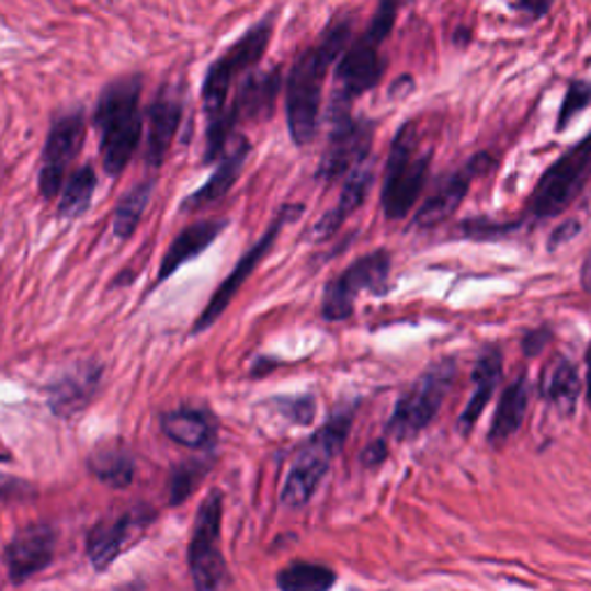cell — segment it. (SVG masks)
Listing matches in <instances>:
<instances>
[{
    "instance_id": "cb8c5ba5",
    "label": "cell",
    "mask_w": 591,
    "mask_h": 591,
    "mask_svg": "<svg viewBox=\"0 0 591 591\" xmlns=\"http://www.w3.org/2000/svg\"><path fill=\"white\" fill-rule=\"evenodd\" d=\"M501 365L503 356L497 346H488L484 354L478 356L476 367H474V393L463 411V416L457 419V430L463 434H469L480 419V413L492 400V393L501 379Z\"/></svg>"
},
{
    "instance_id": "9a60e30c",
    "label": "cell",
    "mask_w": 591,
    "mask_h": 591,
    "mask_svg": "<svg viewBox=\"0 0 591 591\" xmlns=\"http://www.w3.org/2000/svg\"><path fill=\"white\" fill-rule=\"evenodd\" d=\"M183 118V95L173 83H167L150 102L148 109V137H146V162L150 169H160L167 152L177 137Z\"/></svg>"
},
{
    "instance_id": "83f0119b",
    "label": "cell",
    "mask_w": 591,
    "mask_h": 591,
    "mask_svg": "<svg viewBox=\"0 0 591 591\" xmlns=\"http://www.w3.org/2000/svg\"><path fill=\"white\" fill-rule=\"evenodd\" d=\"M95 185H98V173L91 164L77 169L62 187L58 217H62V220H77V217H81L91 206Z\"/></svg>"
},
{
    "instance_id": "4dcf8cb0",
    "label": "cell",
    "mask_w": 591,
    "mask_h": 591,
    "mask_svg": "<svg viewBox=\"0 0 591 591\" xmlns=\"http://www.w3.org/2000/svg\"><path fill=\"white\" fill-rule=\"evenodd\" d=\"M589 104H591V83L589 81L578 79L568 86L561 109H559V116H557V133H564V129L571 125L573 118H578Z\"/></svg>"
},
{
    "instance_id": "e575fe53",
    "label": "cell",
    "mask_w": 591,
    "mask_h": 591,
    "mask_svg": "<svg viewBox=\"0 0 591 591\" xmlns=\"http://www.w3.org/2000/svg\"><path fill=\"white\" fill-rule=\"evenodd\" d=\"M550 340H553L550 328H536V331H530L527 336L522 338V349H524V354H527V356L541 354L543 349L547 346V342H550Z\"/></svg>"
},
{
    "instance_id": "277c9868",
    "label": "cell",
    "mask_w": 591,
    "mask_h": 591,
    "mask_svg": "<svg viewBox=\"0 0 591 591\" xmlns=\"http://www.w3.org/2000/svg\"><path fill=\"white\" fill-rule=\"evenodd\" d=\"M432 150L421 148L416 125L407 123L393 139L382 187V208L386 220H402L421 200L428 181Z\"/></svg>"
},
{
    "instance_id": "1f68e13d",
    "label": "cell",
    "mask_w": 591,
    "mask_h": 591,
    "mask_svg": "<svg viewBox=\"0 0 591 591\" xmlns=\"http://www.w3.org/2000/svg\"><path fill=\"white\" fill-rule=\"evenodd\" d=\"M208 465L204 463H187L183 467H179L177 471H173L171 476V484H169V490H171V503H183L192 490L200 486V480L204 478Z\"/></svg>"
},
{
    "instance_id": "7402d4cb",
    "label": "cell",
    "mask_w": 591,
    "mask_h": 591,
    "mask_svg": "<svg viewBox=\"0 0 591 591\" xmlns=\"http://www.w3.org/2000/svg\"><path fill=\"white\" fill-rule=\"evenodd\" d=\"M538 393L541 398L559 413H576V402L580 398V375L576 363H571L566 356H555L541 372Z\"/></svg>"
},
{
    "instance_id": "836d02e7",
    "label": "cell",
    "mask_w": 591,
    "mask_h": 591,
    "mask_svg": "<svg viewBox=\"0 0 591 591\" xmlns=\"http://www.w3.org/2000/svg\"><path fill=\"white\" fill-rule=\"evenodd\" d=\"M515 227H518L515 223H511V225H495L490 220H467L463 227H459V231H463L467 238H474V240H488L492 236L509 234Z\"/></svg>"
},
{
    "instance_id": "ffe728a7",
    "label": "cell",
    "mask_w": 591,
    "mask_h": 591,
    "mask_svg": "<svg viewBox=\"0 0 591 591\" xmlns=\"http://www.w3.org/2000/svg\"><path fill=\"white\" fill-rule=\"evenodd\" d=\"M248 156H250L248 137L246 135H234L225 146L220 167L215 169V173L202 185V190H196L194 194L187 196L185 204H183V211H194V208H202V206H208V204H213L217 200H223V196L238 181Z\"/></svg>"
},
{
    "instance_id": "30bf717a",
    "label": "cell",
    "mask_w": 591,
    "mask_h": 591,
    "mask_svg": "<svg viewBox=\"0 0 591 591\" xmlns=\"http://www.w3.org/2000/svg\"><path fill=\"white\" fill-rule=\"evenodd\" d=\"M390 254L386 250H375L352 266L344 269L336 280L326 284L321 300V317L326 321H342L354 315V305L361 292H372L382 296L388 289Z\"/></svg>"
},
{
    "instance_id": "9c48e42d",
    "label": "cell",
    "mask_w": 591,
    "mask_h": 591,
    "mask_svg": "<svg viewBox=\"0 0 591 591\" xmlns=\"http://www.w3.org/2000/svg\"><path fill=\"white\" fill-rule=\"evenodd\" d=\"M223 492L213 490L194 520L190 543V571L196 591H225L229 584L227 564L220 553Z\"/></svg>"
},
{
    "instance_id": "4fadbf2b",
    "label": "cell",
    "mask_w": 591,
    "mask_h": 591,
    "mask_svg": "<svg viewBox=\"0 0 591 591\" xmlns=\"http://www.w3.org/2000/svg\"><path fill=\"white\" fill-rule=\"evenodd\" d=\"M303 213V206H284L277 217L273 220V225L264 231V236H261L257 243L240 257V261L236 264V269L227 275V280L217 287L208 300L206 308L202 310L200 319L194 321L192 326V333H204L208 326H213L217 319H220V315L227 310V305L234 300V296L240 292V287L248 282V277L257 271V266L261 264V259H264L271 248L275 246V238L277 234L282 231V227L296 220V217Z\"/></svg>"
},
{
    "instance_id": "484cf974",
    "label": "cell",
    "mask_w": 591,
    "mask_h": 591,
    "mask_svg": "<svg viewBox=\"0 0 591 591\" xmlns=\"http://www.w3.org/2000/svg\"><path fill=\"white\" fill-rule=\"evenodd\" d=\"M162 432L171 442H177L185 448H208L215 442V425L208 419V413L200 409H173L162 413Z\"/></svg>"
},
{
    "instance_id": "5bb4252c",
    "label": "cell",
    "mask_w": 591,
    "mask_h": 591,
    "mask_svg": "<svg viewBox=\"0 0 591 591\" xmlns=\"http://www.w3.org/2000/svg\"><path fill=\"white\" fill-rule=\"evenodd\" d=\"M86 141V118L81 109H75L70 114H60L45 141V152H42V167H39V192L45 200L62 190L65 171L75 162L79 150Z\"/></svg>"
},
{
    "instance_id": "8992f818",
    "label": "cell",
    "mask_w": 591,
    "mask_h": 591,
    "mask_svg": "<svg viewBox=\"0 0 591 591\" xmlns=\"http://www.w3.org/2000/svg\"><path fill=\"white\" fill-rule=\"evenodd\" d=\"M271 33H273V14H266L259 24H254L250 31L240 35L238 42H234V45L211 65L202 89L208 125L225 116L231 83L238 79V75L248 72L261 60L271 42Z\"/></svg>"
},
{
    "instance_id": "d6a6232c",
    "label": "cell",
    "mask_w": 591,
    "mask_h": 591,
    "mask_svg": "<svg viewBox=\"0 0 591 591\" xmlns=\"http://www.w3.org/2000/svg\"><path fill=\"white\" fill-rule=\"evenodd\" d=\"M282 402V413L289 416L292 421H296L298 425H310L315 421V413H317V405H315V398L310 396H300V398H287V400H277Z\"/></svg>"
},
{
    "instance_id": "e0dca14e",
    "label": "cell",
    "mask_w": 591,
    "mask_h": 591,
    "mask_svg": "<svg viewBox=\"0 0 591 591\" xmlns=\"http://www.w3.org/2000/svg\"><path fill=\"white\" fill-rule=\"evenodd\" d=\"M102 382V367L98 363H79L65 370L49 386V407L60 419H70L98 396Z\"/></svg>"
},
{
    "instance_id": "8d00e7d4",
    "label": "cell",
    "mask_w": 591,
    "mask_h": 591,
    "mask_svg": "<svg viewBox=\"0 0 591 591\" xmlns=\"http://www.w3.org/2000/svg\"><path fill=\"white\" fill-rule=\"evenodd\" d=\"M386 455H388L386 442H375V444H370V446L363 451L361 459H363V465H365V467H377V465L384 463Z\"/></svg>"
},
{
    "instance_id": "f546056e",
    "label": "cell",
    "mask_w": 591,
    "mask_h": 591,
    "mask_svg": "<svg viewBox=\"0 0 591 591\" xmlns=\"http://www.w3.org/2000/svg\"><path fill=\"white\" fill-rule=\"evenodd\" d=\"M152 196V181L137 183L133 190H129L123 200L116 206L114 213V234L121 240H127L139 227L141 215Z\"/></svg>"
},
{
    "instance_id": "ab89813d",
    "label": "cell",
    "mask_w": 591,
    "mask_h": 591,
    "mask_svg": "<svg viewBox=\"0 0 591 591\" xmlns=\"http://www.w3.org/2000/svg\"><path fill=\"white\" fill-rule=\"evenodd\" d=\"M587 405L591 409V344L587 349Z\"/></svg>"
},
{
    "instance_id": "3957f363",
    "label": "cell",
    "mask_w": 591,
    "mask_h": 591,
    "mask_svg": "<svg viewBox=\"0 0 591 591\" xmlns=\"http://www.w3.org/2000/svg\"><path fill=\"white\" fill-rule=\"evenodd\" d=\"M398 5L382 3L379 10L372 16L365 33L349 47L338 62V95L331 106V112H346L352 100L363 95L365 91L375 89L384 75V60L379 49L384 39L390 35L393 24H396Z\"/></svg>"
},
{
    "instance_id": "f1b7e54d",
    "label": "cell",
    "mask_w": 591,
    "mask_h": 591,
    "mask_svg": "<svg viewBox=\"0 0 591 591\" xmlns=\"http://www.w3.org/2000/svg\"><path fill=\"white\" fill-rule=\"evenodd\" d=\"M336 582L331 568L319 564H292L280 571L277 587L282 591H328Z\"/></svg>"
},
{
    "instance_id": "74e56055",
    "label": "cell",
    "mask_w": 591,
    "mask_h": 591,
    "mask_svg": "<svg viewBox=\"0 0 591 591\" xmlns=\"http://www.w3.org/2000/svg\"><path fill=\"white\" fill-rule=\"evenodd\" d=\"M511 10L530 12L532 19H538L541 14H545L547 10H550V3H511Z\"/></svg>"
},
{
    "instance_id": "4316f807",
    "label": "cell",
    "mask_w": 591,
    "mask_h": 591,
    "mask_svg": "<svg viewBox=\"0 0 591 591\" xmlns=\"http://www.w3.org/2000/svg\"><path fill=\"white\" fill-rule=\"evenodd\" d=\"M91 471L112 488H125L135 478V463L123 446H100L91 459Z\"/></svg>"
},
{
    "instance_id": "ba28073f",
    "label": "cell",
    "mask_w": 591,
    "mask_h": 591,
    "mask_svg": "<svg viewBox=\"0 0 591 591\" xmlns=\"http://www.w3.org/2000/svg\"><path fill=\"white\" fill-rule=\"evenodd\" d=\"M591 179V135L580 144L568 148L557 158L536 183L530 196V213L536 220H547L564 213L573 204L576 196L584 190Z\"/></svg>"
},
{
    "instance_id": "44dd1931",
    "label": "cell",
    "mask_w": 591,
    "mask_h": 591,
    "mask_svg": "<svg viewBox=\"0 0 591 591\" xmlns=\"http://www.w3.org/2000/svg\"><path fill=\"white\" fill-rule=\"evenodd\" d=\"M225 229H227V220H204V223L185 227L177 238H173V243L169 246V250L162 257V264L158 271V284H162L183 264H187V261H192L194 257H200L206 248H211L215 243V238L220 236Z\"/></svg>"
},
{
    "instance_id": "7a4b0ae2",
    "label": "cell",
    "mask_w": 591,
    "mask_h": 591,
    "mask_svg": "<svg viewBox=\"0 0 591 591\" xmlns=\"http://www.w3.org/2000/svg\"><path fill=\"white\" fill-rule=\"evenodd\" d=\"M141 89L144 79L129 75L106 83L93 114V125L100 135L102 167L109 177L125 171L141 139Z\"/></svg>"
},
{
    "instance_id": "f35d334b",
    "label": "cell",
    "mask_w": 591,
    "mask_h": 591,
    "mask_svg": "<svg viewBox=\"0 0 591 591\" xmlns=\"http://www.w3.org/2000/svg\"><path fill=\"white\" fill-rule=\"evenodd\" d=\"M580 282H582V289H584L587 294H591V250H589V254H587L584 261H582Z\"/></svg>"
},
{
    "instance_id": "603a6c76",
    "label": "cell",
    "mask_w": 591,
    "mask_h": 591,
    "mask_svg": "<svg viewBox=\"0 0 591 591\" xmlns=\"http://www.w3.org/2000/svg\"><path fill=\"white\" fill-rule=\"evenodd\" d=\"M372 181H375V169H372V162L361 164L356 171H352L346 177V183L342 187V194L338 200V206L328 211L321 220L312 229L315 240H326L331 238L342 225L349 215L359 211L365 202V196L372 187Z\"/></svg>"
},
{
    "instance_id": "8fae6325",
    "label": "cell",
    "mask_w": 591,
    "mask_h": 591,
    "mask_svg": "<svg viewBox=\"0 0 591 591\" xmlns=\"http://www.w3.org/2000/svg\"><path fill=\"white\" fill-rule=\"evenodd\" d=\"M280 91V72H252L238 86V93L231 102L229 114L208 125L206 133V160L223 158L225 146L229 141L231 127L240 121H261L269 118Z\"/></svg>"
},
{
    "instance_id": "d590c367",
    "label": "cell",
    "mask_w": 591,
    "mask_h": 591,
    "mask_svg": "<svg viewBox=\"0 0 591 591\" xmlns=\"http://www.w3.org/2000/svg\"><path fill=\"white\" fill-rule=\"evenodd\" d=\"M580 229H582V227H580V223H576V220L561 223V225L553 231V236H550V250H557L559 246L568 243V240H573V236H578Z\"/></svg>"
},
{
    "instance_id": "60d3db41",
    "label": "cell",
    "mask_w": 591,
    "mask_h": 591,
    "mask_svg": "<svg viewBox=\"0 0 591 591\" xmlns=\"http://www.w3.org/2000/svg\"><path fill=\"white\" fill-rule=\"evenodd\" d=\"M19 484H14V480L12 478H0V499H3V497H10L14 490L12 488H16Z\"/></svg>"
},
{
    "instance_id": "ac0fdd59",
    "label": "cell",
    "mask_w": 591,
    "mask_h": 591,
    "mask_svg": "<svg viewBox=\"0 0 591 591\" xmlns=\"http://www.w3.org/2000/svg\"><path fill=\"white\" fill-rule=\"evenodd\" d=\"M478 158L476 156L471 162H467L463 169H457L453 173H448V177L440 183V187H436L425 204L416 211L413 215V227L419 229H432L436 225L446 223L448 217L457 211V206L463 204V200L469 192V183L471 179L478 173Z\"/></svg>"
},
{
    "instance_id": "7c38bea8",
    "label": "cell",
    "mask_w": 591,
    "mask_h": 591,
    "mask_svg": "<svg viewBox=\"0 0 591 591\" xmlns=\"http://www.w3.org/2000/svg\"><path fill=\"white\" fill-rule=\"evenodd\" d=\"M331 118L333 129L317 169V179L323 183L349 177V173L365 164L372 139H375V123L352 118L349 112H331Z\"/></svg>"
},
{
    "instance_id": "d4e9b609",
    "label": "cell",
    "mask_w": 591,
    "mask_h": 591,
    "mask_svg": "<svg viewBox=\"0 0 591 591\" xmlns=\"http://www.w3.org/2000/svg\"><path fill=\"white\" fill-rule=\"evenodd\" d=\"M527 407H530V384L527 377H518L515 382L509 384V388H503L499 398V407L495 411V419L488 432V440L492 446H501L503 442H509L522 428L524 416H527Z\"/></svg>"
},
{
    "instance_id": "6da1fadb",
    "label": "cell",
    "mask_w": 591,
    "mask_h": 591,
    "mask_svg": "<svg viewBox=\"0 0 591 591\" xmlns=\"http://www.w3.org/2000/svg\"><path fill=\"white\" fill-rule=\"evenodd\" d=\"M349 37H352V19L338 16L294 62L287 77V123L289 135L298 146L317 137L323 79L331 65L346 52Z\"/></svg>"
},
{
    "instance_id": "b9f144b4",
    "label": "cell",
    "mask_w": 591,
    "mask_h": 591,
    "mask_svg": "<svg viewBox=\"0 0 591 591\" xmlns=\"http://www.w3.org/2000/svg\"><path fill=\"white\" fill-rule=\"evenodd\" d=\"M112 591H141V584H137V582H127V584L116 587V589H112Z\"/></svg>"
},
{
    "instance_id": "2e32d148",
    "label": "cell",
    "mask_w": 591,
    "mask_h": 591,
    "mask_svg": "<svg viewBox=\"0 0 591 591\" xmlns=\"http://www.w3.org/2000/svg\"><path fill=\"white\" fill-rule=\"evenodd\" d=\"M56 553V534L49 524H33L21 530L8 545L5 561L14 582L26 580L47 568Z\"/></svg>"
},
{
    "instance_id": "d6986e66",
    "label": "cell",
    "mask_w": 591,
    "mask_h": 591,
    "mask_svg": "<svg viewBox=\"0 0 591 591\" xmlns=\"http://www.w3.org/2000/svg\"><path fill=\"white\" fill-rule=\"evenodd\" d=\"M150 520L152 513L148 509H135L112 522H100L89 536V557L98 571L112 564L121 555L123 545L141 532Z\"/></svg>"
},
{
    "instance_id": "5b68a950",
    "label": "cell",
    "mask_w": 591,
    "mask_h": 591,
    "mask_svg": "<svg viewBox=\"0 0 591 591\" xmlns=\"http://www.w3.org/2000/svg\"><path fill=\"white\" fill-rule=\"evenodd\" d=\"M457 363L455 359H442L432 363L423 375L411 384V388L398 400L386 423V432L393 440H411L423 432L434 416L440 413L448 390L455 384Z\"/></svg>"
},
{
    "instance_id": "52a82bcc",
    "label": "cell",
    "mask_w": 591,
    "mask_h": 591,
    "mask_svg": "<svg viewBox=\"0 0 591 591\" xmlns=\"http://www.w3.org/2000/svg\"><path fill=\"white\" fill-rule=\"evenodd\" d=\"M352 411H340L305 444L287 476V484L282 488L284 507L298 509L312 499L328 467H331V459L340 453L349 430H352Z\"/></svg>"
}]
</instances>
